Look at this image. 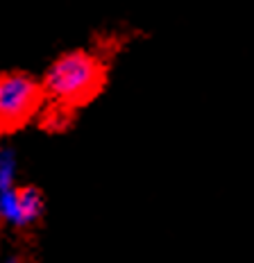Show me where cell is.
<instances>
[{"instance_id": "6da1fadb", "label": "cell", "mask_w": 254, "mask_h": 263, "mask_svg": "<svg viewBox=\"0 0 254 263\" xmlns=\"http://www.w3.org/2000/svg\"><path fill=\"white\" fill-rule=\"evenodd\" d=\"M107 82V68L98 57L75 50L59 57L46 73L43 91L52 105L77 109L89 105Z\"/></svg>"}, {"instance_id": "3957f363", "label": "cell", "mask_w": 254, "mask_h": 263, "mask_svg": "<svg viewBox=\"0 0 254 263\" xmlns=\"http://www.w3.org/2000/svg\"><path fill=\"white\" fill-rule=\"evenodd\" d=\"M41 193L34 186H25V189H19L12 195H5L0 211H3L5 218H12L16 222H30L41 213Z\"/></svg>"}, {"instance_id": "7a4b0ae2", "label": "cell", "mask_w": 254, "mask_h": 263, "mask_svg": "<svg viewBox=\"0 0 254 263\" xmlns=\"http://www.w3.org/2000/svg\"><path fill=\"white\" fill-rule=\"evenodd\" d=\"M46 91L25 73L0 75V134L25 127L39 111Z\"/></svg>"}]
</instances>
